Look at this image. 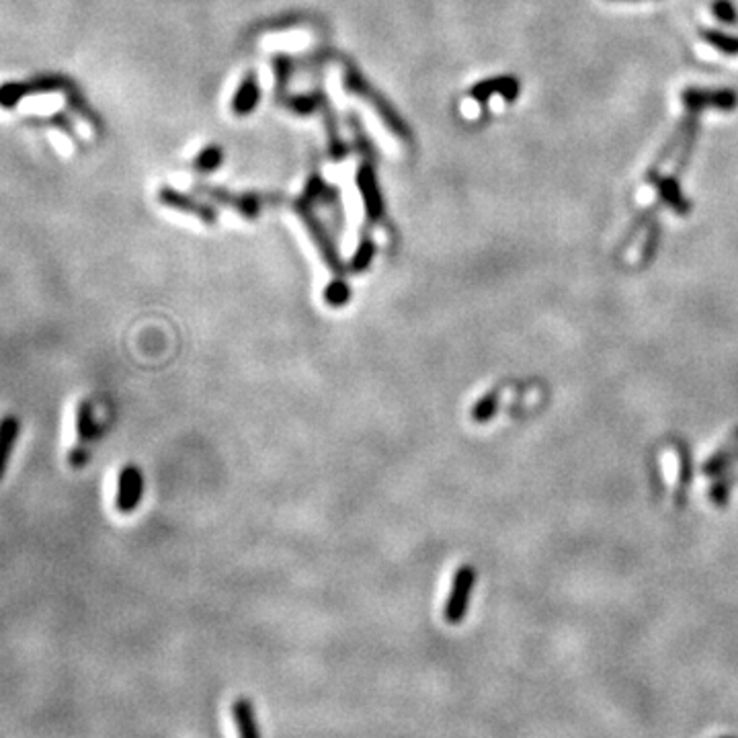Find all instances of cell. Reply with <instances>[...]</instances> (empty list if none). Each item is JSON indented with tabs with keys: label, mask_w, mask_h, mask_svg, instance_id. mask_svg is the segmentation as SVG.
<instances>
[{
	"label": "cell",
	"mask_w": 738,
	"mask_h": 738,
	"mask_svg": "<svg viewBox=\"0 0 738 738\" xmlns=\"http://www.w3.org/2000/svg\"><path fill=\"white\" fill-rule=\"evenodd\" d=\"M31 90H34V87H29V84H19V82L3 84V87H0V105L15 107L25 95L31 93Z\"/></svg>",
	"instance_id": "cell-10"
},
{
	"label": "cell",
	"mask_w": 738,
	"mask_h": 738,
	"mask_svg": "<svg viewBox=\"0 0 738 738\" xmlns=\"http://www.w3.org/2000/svg\"><path fill=\"white\" fill-rule=\"evenodd\" d=\"M95 419H93V409L84 400L79 404V411H76V450L70 453V464L74 468H81V465L87 462V448L88 443L93 442L95 437Z\"/></svg>",
	"instance_id": "cell-4"
},
{
	"label": "cell",
	"mask_w": 738,
	"mask_h": 738,
	"mask_svg": "<svg viewBox=\"0 0 738 738\" xmlns=\"http://www.w3.org/2000/svg\"><path fill=\"white\" fill-rule=\"evenodd\" d=\"M495 93H501L503 99L507 103H513L517 95H519V81H517L515 76H498V79L484 81L472 88V96H474L476 101H487L490 99V95Z\"/></svg>",
	"instance_id": "cell-7"
},
{
	"label": "cell",
	"mask_w": 738,
	"mask_h": 738,
	"mask_svg": "<svg viewBox=\"0 0 738 738\" xmlns=\"http://www.w3.org/2000/svg\"><path fill=\"white\" fill-rule=\"evenodd\" d=\"M702 40L705 43H710L714 50L722 51V54L738 56V35H728V34H722V31L708 29V31H702Z\"/></svg>",
	"instance_id": "cell-9"
},
{
	"label": "cell",
	"mask_w": 738,
	"mask_h": 738,
	"mask_svg": "<svg viewBox=\"0 0 738 738\" xmlns=\"http://www.w3.org/2000/svg\"><path fill=\"white\" fill-rule=\"evenodd\" d=\"M257 99H258L257 87L252 84V81H246L242 84V88L238 90L236 101H234V109H236V111H250V109L255 107Z\"/></svg>",
	"instance_id": "cell-13"
},
{
	"label": "cell",
	"mask_w": 738,
	"mask_h": 738,
	"mask_svg": "<svg viewBox=\"0 0 738 738\" xmlns=\"http://www.w3.org/2000/svg\"><path fill=\"white\" fill-rule=\"evenodd\" d=\"M658 189V196L663 202L671 207L677 216H689L691 213V202L683 196L681 185H679L677 177H658L652 181Z\"/></svg>",
	"instance_id": "cell-6"
},
{
	"label": "cell",
	"mask_w": 738,
	"mask_h": 738,
	"mask_svg": "<svg viewBox=\"0 0 738 738\" xmlns=\"http://www.w3.org/2000/svg\"><path fill=\"white\" fill-rule=\"evenodd\" d=\"M726 738H730V736H726Z\"/></svg>",
	"instance_id": "cell-14"
},
{
	"label": "cell",
	"mask_w": 738,
	"mask_h": 738,
	"mask_svg": "<svg viewBox=\"0 0 738 738\" xmlns=\"http://www.w3.org/2000/svg\"><path fill=\"white\" fill-rule=\"evenodd\" d=\"M683 105L689 111H702V109H720V111H733L738 107V93L733 88H697L689 87L681 93Z\"/></svg>",
	"instance_id": "cell-1"
},
{
	"label": "cell",
	"mask_w": 738,
	"mask_h": 738,
	"mask_svg": "<svg viewBox=\"0 0 738 738\" xmlns=\"http://www.w3.org/2000/svg\"><path fill=\"white\" fill-rule=\"evenodd\" d=\"M474 580H476V574L470 566H462L456 571V576H453L451 593H450L448 603H445V611H443L445 619H448L450 624H459V621L465 618Z\"/></svg>",
	"instance_id": "cell-2"
},
{
	"label": "cell",
	"mask_w": 738,
	"mask_h": 738,
	"mask_svg": "<svg viewBox=\"0 0 738 738\" xmlns=\"http://www.w3.org/2000/svg\"><path fill=\"white\" fill-rule=\"evenodd\" d=\"M711 12L724 25H738V11L733 0H711Z\"/></svg>",
	"instance_id": "cell-11"
},
{
	"label": "cell",
	"mask_w": 738,
	"mask_h": 738,
	"mask_svg": "<svg viewBox=\"0 0 738 738\" xmlns=\"http://www.w3.org/2000/svg\"><path fill=\"white\" fill-rule=\"evenodd\" d=\"M496 406H498L496 394H487V396H484L480 403L474 406V411H472V419L478 420V423H487L488 419L495 417Z\"/></svg>",
	"instance_id": "cell-12"
},
{
	"label": "cell",
	"mask_w": 738,
	"mask_h": 738,
	"mask_svg": "<svg viewBox=\"0 0 738 738\" xmlns=\"http://www.w3.org/2000/svg\"><path fill=\"white\" fill-rule=\"evenodd\" d=\"M19 435H21V423H19L17 417L6 414V417L0 419V480L4 478L6 468H9L12 450H15L19 442Z\"/></svg>",
	"instance_id": "cell-8"
},
{
	"label": "cell",
	"mask_w": 738,
	"mask_h": 738,
	"mask_svg": "<svg viewBox=\"0 0 738 738\" xmlns=\"http://www.w3.org/2000/svg\"><path fill=\"white\" fill-rule=\"evenodd\" d=\"M232 720H234L238 738H263L258 730L255 705L249 697H236L232 703Z\"/></svg>",
	"instance_id": "cell-5"
},
{
	"label": "cell",
	"mask_w": 738,
	"mask_h": 738,
	"mask_svg": "<svg viewBox=\"0 0 738 738\" xmlns=\"http://www.w3.org/2000/svg\"><path fill=\"white\" fill-rule=\"evenodd\" d=\"M142 490H144V482H142V472L135 468V465H126L119 472L118 480V498H115V504H118L119 513H132V511L138 507Z\"/></svg>",
	"instance_id": "cell-3"
}]
</instances>
